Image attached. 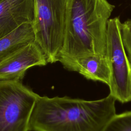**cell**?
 I'll return each mask as SVG.
<instances>
[{
  "label": "cell",
  "mask_w": 131,
  "mask_h": 131,
  "mask_svg": "<svg viewBox=\"0 0 131 131\" xmlns=\"http://www.w3.org/2000/svg\"><path fill=\"white\" fill-rule=\"evenodd\" d=\"M116 101L110 94L95 100L39 95L29 131H103L116 114Z\"/></svg>",
  "instance_id": "obj_1"
},
{
  "label": "cell",
  "mask_w": 131,
  "mask_h": 131,
  "mask_svg": "<svg viewBox=\"0 0 131 131\" xmlns=\"http://www.w3.org/2000/svg\"><path fill=\"white\" fill-rule=\"evenodd\" d=\"M114 8L108 0H66L64 38L58 59L106 56L107 24Z\"/></svg>",
  "instance_id": "obj_2"
},
{
  "label": "cell",
  "mask_w": 131,
  "mask_h": 131,
  "mask_svg": "<svg viewBox=\"0 0 131 131\" xmlns=\"http://www.w3.org/2000/svg\"><path fill=\"white\" fill-rule=\"evenodd\" d=\"M66 11V0H34V41L48 63L58 61L63 42Z\"/></svg>",
  "instance_id": "obj_3"
},
{
  "label": "cell",
  "mask_w": 131,
  "mask_h": 131,
  "mask_svg": "<svg viewBox=\"0 0 131 131\" xmlns=\"http://www.w3.org/2000/svg\"><path fill=\"white\" fill-rule=\"evenodd\" d=\"M38 96L21 81H0V131H29Z\"/></svg>",
  "instance_id": "obj_4"
},
{
  "label": "cell",
  "mask_w": 131,
  "mask_h": 131,
  "mask_svg": "<svg viewBox=\"0 0 131 131\" xmlns=\"http://www.w3.org/2000/svg\"><path fill=\"white\" fill-rule=\"evenodd\" d=\"M106 56L110 70V94L121 103L131 101V62L122 37V23L117 16L107 24Z\"/></svg>",
  "instance_id": "obj_5"
},
{
  "label": "cell",
  "mask_w": 131,
  "mask_h": 131,
  "mask_svg": "<svg viewBox=\"0 0 131 131\" xmlns=\"http://www.w3.org/2000/svg\"><path fill=\"white\" fill-rule=\"evenodd\" d=\"M47 63L43 52L33 41L0 63V81H21L28 69Z\"/></svg>",
  "instance_id": "obj_6"
},
{
  "label": "cell",
  "mask_w": 131,
  "mask_h": 131,
  "mask_svg": "<svg viewBox=\"0 0 131 131\" xmlns=\"http://www.w3.org/2000/svg\"><path fill=\"white\" fill-rule=\"evenodd\" d=\"M33 17L34 0H0V38Z\"/></svg>",
  "instance_id": "obj_7"
},
{
  "label": "cell",
  "mask_w": 131,
  "mask_h": 131,
  "mask_svg": "<svg viewBox=\"0 0 131 131\" xmlns=\"http://www.w3.org/2000/svg\"><path fill=\"white\" fill-rule=\"evenodd\" d=\"M58 61L69 71L78 72L88 79L109 85L110 70L105 55L92 54L76 58L61 57Z\"/></svg>",
  "instance_id": "obj_8"
},
{
  "label": "cell",
  "mask_w": 131,
  "mask_h": 131,
  "mask_svg": "<svg viewBox=\"0 0 131 131\" xmlns=\"http://www.w3.org/2000/svg\"><path fill=\"white\" fill-rule=\"evenodd\" d=\"M33 22L23 24L13 32L0 38V63L34 41Z\"/></svg>",
  "instance_id": "obj_9"
},
{
  "label": "cell",
  "mask_w": 131,
  "mask_h": 131,
  "mask_svg": "<svg viewBox=\"0 0 131 131\" xmlns=\"http://www.w3.org/2000/svg\"><path fill=\"white\" fill-rule=\"evenodd\" d=\"M103 131H131V111L116 114Z\"/></svg>",
  "instance_id": "obj_10"
},
{
  "label": "cell",
  "mask_w": 131,
  "mask_h": 131,
  "mask_svg": "<svg viewBox=\"0 0 131 131\" xmlns=\"http://www.w3.org/2000/svg\"><path fill=\"white\" fill-rule=\"evenodd\" d=\"M122 37L126 52L131 62V19L122 23Z\"/></svg>",
  "instance_id": "obj_11"
}]
</instances>
